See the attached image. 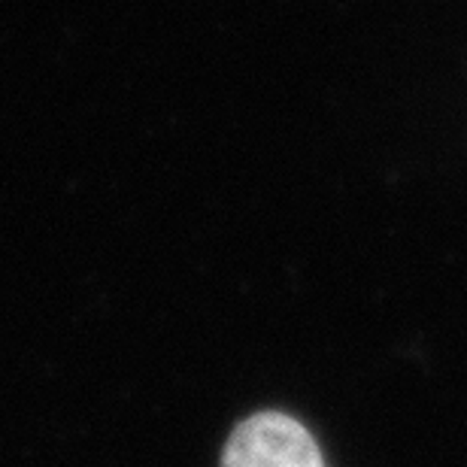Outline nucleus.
<instances>
[{
    "mask_svg": "<svg viewBox=\"0 0 467 467\" xmlns=\"http://www.w3.org/2000/svg\"><path fill=\"white\" fill-rule=\"evenodd\" d=\"M222 467H325V459L297 419L265 410L231 431Z\"/></svg>",
    "mask_w": 467,
    "mask_h": 467,
    "instance_id": "1",
    "label": "nucleus"
}]
</instances>
